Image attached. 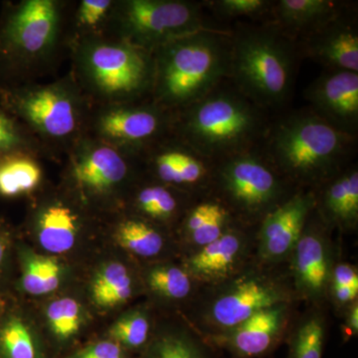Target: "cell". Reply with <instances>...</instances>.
Segmentation results:
<instances>
[{"label": "cell", "instance_id": "1", "mask_svg": "<svg viewBox=\"0 0 358 358\" xmlns=\"http://www.w3.org/2000/svg\"><path fill=\"white\" fill-rule=\"evenodd\" d=\"M357 143L308 108L272 121L260 150L294 187L315 190L352 164Z\"/></svg>", "mask_w": 358, "mask_h": 358}, {"label": "cell", "instance_id": "2", "mask_svg": "<svg viewBox=\"0 0 358 358\" xmlns=\"http://www.w3.org/2000/svg\"><path fill=\"white\" fill-rule=\"evenodd\" d=\"M271 113L229 80L197 102L171 113V133L214 164L262 147Z\"/></svg>", "mask_w": 358, "mask_h": 358}, {"label": "cell", "instance_id": "3", "mask_svg": "<svg viewBox=\"0 0 358 358\" xmlns=\"http://www.w3.org/2000/svg\"><path fill=\"white\" fill-rule=\"evenodd\" d=\"M229 81L268 112L282 110L293 93L298 69L296 41L273 21L242 22L230 28Z\"/></svg>", "mask_w": 358, "mask_h": 358}, {"label": "cell", "instance_id": "4", "mask_svg": "<svg viewBox=\"0 0 358 358\" xmlns=\"http://www.w3.org/2000/svg\"><path fill=\"white\" fill-rule=\"evenodd\" d=\"M154 103L173 113L208 95L230 78V29H204L154 52Z\"/></svg>", "mask_w": 358, "mask_h": 358}, {"label": "cell", "instance_id": "5", "mask_svg": "<svg viewBox=\"0 0 358 358\" xmlns=\"http://www.w3.org/2000/svg\"><path fill=\"white\" fill-rule=\"evenodd\" d=\"M299 303L287 267H268L255 258L232 277L202 286L180 317L202 336L230 331L264 308Z\"/></svg>", "mask_w": 358, "mask_h": 358}, {"label": "cell", "instance_id": "6", "mask_svg": "<svg viewBox=\"0 0 358 358\" xmlns=\"http://www.w3.org/2000/svg\"><path fill=\"white\" fill-rule=\"evenodd\" d=\"M296 190L258 148L216 162L210 195L238 222L257 227Z\"/></svg>", "mask_w": 358, "mask_h": 358}, {"label": "cell", "instance_id": "7", "mask_svg": "<svg viewBox=\"0 0 358 358\" xmlns=\"http://www.w3.org/2000/svg\"><path fill=\"white\" fill-rule=\"evenodd\" d=\"M203 3L182 0H129L120 10L124 41L154 53L162 45L204 29L228 30L207 15Z\"/></svg>", "mask_w": 358, "mask_h": 358}, {"label": "cell", "instance_id": "8", "mask_svg": "<svg viewBox=\"0 0 358 358\" xmlns=\"http://www.w3.org/2000/svg\"><path fill=\"white\" fill-rule=\"evenodd\" d=\"M81 66L92 88L108 98L127 100L152 91L154 54L124 40L88 45Z\"/></svg>", "mask_w": 358, "mask_h": 358}, {"label": "cell", "instance_id": "9", "mask_svg": "<svg viewBox=\"0 0 358 358\" xmlns=\"http://www.w3.org/2000/svg\"><path fill=\"white\" fill-rule=\"evenodd\" d=\"M60 13L51 0H27L6 11L0 22V77L50 50Z\"/></svg>", "mask_w": 358, "mask_h": 358}, {"label": "cell", "instance_id": "10", "mask_svg": "<svg viewBox=\"0 0 358 358\" xmlns=\"http://www.w3.org/2000/svg\"><path fill=\"white\" fill-rule=\"evenodd\" d=\"M333 231L313 211L288 262L287 272L299 303L308 307H327V289L338 248Z\"/></svg>", "mask_w": 358, "mask_h": 358}, {"label": "cell", "instance_id": "11", "mask_svg": "<svg viewBox=\"0 0 358 358\" xmlns=\"http://www.w3.org/2000/svg\"><path fill=\"white\" fill-rule=\"evenodd\" d=\"M2 105L44 136L63 140L76 131L80 108L74 93L62 85L28 90H0Z\"/></svg>", "mask_w": 358, "mask_h": 358}, {"label": "cell", "instance_id": "12", "mask_svg": "<svg viewBox=\"0 0 358 358\" xmlns=\"http://www.w3.org/2000/svg\"><path fill=\"white\" fill-rule=\"evenodd\" d=\"M296 303L264 308L226 333L203 338L232 358L267 357L286 341L296 317Z\"/></svg>", "mask_w": 358, "mask_h": 358}, {"label": "cell", "instance_id": "13", "mask_svg": "<svg viewBox=\"0 0 358 358\" xmlns=\"http://www.w3.org/2000/svg\"><path fill=\"white\" fill-rule=\"evenodd\" d=\"M315 208V190L298 189L257 226L255 260L284 267Z\"/></svg>", "mask_w": 358, "mask_h": 358}, {"label": "cell", "instance_id": "14", "mask_svg": "<svg viewBox=\"0 0 358 358\" xmlns=\"http://www.w3.org/2000/svg\"><path fill=\"white\" fill-rule=\"evenodd\" d=\"M257 227L236 222L203 248L179 261L201 286L232 277L255 258Z\"/></svg>", "mask_w": 358, "mask_h": 358}, {"label": "cell", "instance_id": "15", "mask_svg": "<svg viewBox=\"0 0 358 358\" xmlns=\"http://www.w3.org/2000/svg\"><path fill=\"white\" fill-rule=\"evenodd\" d=\"M301 58L312 59L329 71L358 73L357 13L350 4L326 24L296 42Z\"/></svg>", "mask_w": 358, "mask_h": 358}, {"label": "cell", "instance_id": "16", "mask_svg": "<svg viewBox=\"0 0 358 358\" xmlns=\"http://www.w3.org/2000/svg\"><path fill=\"white\" fill-rule=\"evenodd\" d=\"M99 134L110 143L140 150L150 147L171 129V113L157 103L122 105L103 112Z\"/></svg>", "mask_w": 358, "mask_h": 358}, {"label": "cell", "instance_id": "17", "mask_svg": "<svg viewBox=\"0 0 358 358\" xmlns=\"http://www.w3.org/2000/svg\"><path fill=\"white\" fill-rule=\"evenodd\" d=\"M305 98L334 128L357 136L358 73L326 70L305 90Z\"/></svg>", "mask_w": 358, "mask_h": 358}, {"label": "cell", "instance_id": "18", "mask_svg": "<svg viewBox=\"0 0 358 358\" xmlns=\"http://www.w3.org/2000/svg\"><path fill=\"white\" fill-rule=\"evenodd\" d=\"M131 174V166L124 155L106 143L84 145L71 160V179L88 197L114 192L129 180Z\"/></svg>", "mask_w": 358, "mask_h": 358}, {"label": "cell", "instance_id": "19", "mask_svg": "<svg viewBox=\"0 0 358 358\" xmlns=\"http://www.w3.org/2000/svg\"><path fill=\"white\" fill-rule=\"evenodd\" d=\"M315 213L329 230L341 234L358 228V167L352 162L315 190Z\"/></svg>", "mask_w": 358, "mask_h": 358}, {"label": "cell", "instance_id": "20", "mask_svg": "<svg viewBox=\"0 0 358 358\" xmlns=\"http://www.w3.org/2000/svg\"><path fill=\"white\" fill-rule=\"evenodd\" d=\"M141 279L155 306L179 313L188 308L202 287L179 260L141 264Z\"/></svg>", "mask_w": 358, "mask_h": 358}, {"label": "cell", "instance_id": "21", "mask_svg": "<svg viewBox=\"0 0 358 358\" xmlns=\"http://www.w3.org/2000/svg\"><path fill=\"white\" fill-rule=\"evenodd\" d=\"M236 222L228 209L212 195L195 200L173 232L180 257L215 241Z\"/></svg>", "mask_w": 358, "mask_h": 358}, {"label": "cell", "instance_id": "22", "mask_svg": "<svg viewBox=\"0 0 358 358\" xmlns=\"http://www.w3.org/2000/svg\"><path fill=\"white\" fill-rule=\"evenodd\" d=\"M115 237L119 246L141 264L180 259L173 231L134 214L119 223Z\"/></svg>", "mask_w": 358, "mask_h": 358}, {"label": "cell", "instance_id": "23", "mask_svg": "<svg viewBox=\"0 0 358 358\" xmlns=\"http://www.w3.org/2000/svg\"><path fill=\"white\" fill-rule=\"evenodd\" d=\"M348 6L346 2L334 0H277L271 10V21L296 43Z\"/></svg>", "mask_w": 358, "mask_h": 358}, {"label": "cell", "instance_id": "24", "mask_svg": "<svg viewBox=\"0 0 358 358\" xmlns=\"http://www.w3.org/2000/svg\"><path fill=\"white\" fill-rule=\"evenodd\" d=\"M82 229L76 209L61 200L42 205L35 217V235L47 255L60 256L75 248Z\"/></svg>", "mask_w": 358, "mask_h": 358}, {"label": "cell", "instance_id": "25", "mask_svg": "<svg viewBox=\"0 0 358 358\" xmlns=\"http://www.w3.org/2000/svg\"><path fill=\"white\" fill-rule=\"evenodd\" d=\"M217 352L180 317L157 322L154 336L138 358H218Z\"/></svg>", "mask_w": 358, "mask_h": 358}, {"label": "cell", "instance_id": "26", "mask_svg": "<svg viewBox=\"0 0 358 358\" xmlns=\"http://www.w3.org/2000/svg\"><path fill=\"white\" fill-rule=\"evenodd\" d=\"M0 358H55L31 320L7 299L0 315Z\"/></svg>", "mask_w": 358, "mask_h": 358}, {"label": "cell", "instance_id": "27", "mask_svg": "<svg viewBox=\"0 0 358 358\" xmlns=\"http://www.w3.org/2000/svg\"><path fill=\"white\" fill-rule=\"evenodd\" d=\"M196 199H199L155 181L138 186L134 192V214L174 232L185 212Z\"/></svg>", "mask_w": 358, "mask_h": 358}, {"label": "cell", "instance_id": "28", "mask_svg": "<svg viewBox=\"0 0 358 358\" xmlns=\"http://www.w3.org/2000/svg\"><path fill=\"white\" fill-rule=\"evenodd\" d=\"M143 292L141 267L110 261L96 271L90 287V294L96 307L108 310L127 305Z\"/></svg>", "mask_w": 358, "mask_h": 358}, {"label": "cell", "instance_id": "29", "mask_svg": "<svg viewBox=\"0 0 358 358\" xmlns=\"http://www.w3.org/2000/svg\"><path fill=\"white\" fill-rule=\"evenodd\" d=\"M45 322L52 348L56 352H69L86 327V310L77 299L62 296L47 305Z\"/></svg>", "mask_w": 358, "mask_h": 358}, {"label": "cell", "instance_id": "30", "mask_svg": "<svg viewBox=\"0 0 358 358\" xmlns=\"http://www.w3.org/2000/svg\"><path fill=\"white\" fill-rule=\"evenodd\" d=\"M21 275L18 287L29 296H46L60 288L64 267L55 256L35 253L29 247H15Z\"/></svg>", "mask_w": 358, "mask_h": 358}, {"label": "cell", "instance_id": "31", "mask_svg": "<svg viewBox=\"0 0 358 358\" xmlns=\"http://www.w3.org/2000/svg\"><path fill=\"white\" fill-rule=\"evenodd\" d=\"M329 322L326 307H308L296 315L287 336V358H322Z\"/></svg>", "mask_w": 358, "mask_h": 358}, {"label": "cell", "instance_id": "32", "mask_svg": "<svg viewBox=\"0 0 358 358\" xmlns=\"http://www.w3.org/2000/svg\"><path fill=\"white\" fill-rule=\"evenodd\" d=\"M150 305L129 308L110 326L106 338L131 355H141L154 336L157 322Z\"/></svg>", "mask_w": 358, "mask_h": 358}, {"label": "cell", "instance_id": "33", "mask_svg": "<svg viewBox=\"0 0 358 358\" xmlns=\"http://www.w3.org/2000/svg\"><path fill=\"white\" fill-rule=\"evenodd\" d=\"M41 178L38 164L22 150L0 157V196L13 199L32 192Z\"/></svg>", "mask_w": 358, "mask_h": 358}, {"label": "cell", "instance_id": "34", "mask_svg": "<svg viewBox=\"0 0 358 358\" xmlns=\"http://www.w3.org/2000/svg\"><path fill=\"white\" fill-rule=\"evenodd\" d=\"M202 3L217 20L245 17L257 22L271 20L274 0H207Z\"/></svg>", "mask_w": 358, "mask_h": 358}, {"label": "cell", "instance_id": "35", "mask_svg": "<svg viewBox=\"0 0 358 358\" xmlns=\"http://www.w3.org/2000/svg\"><path fill=\"white\" fill-rule=\"evenodd\" d=\"M60 358H134L115 341L105 338L92 341L88 345L71 350Z\"/></svg>", "mask_w": 358, "mask_h": 358}, {"label": "cell", "instance_id": "36", "mask_svg": "<svg viewBox=\"0 0 358 358\" xmlns=\"http://www.w3.org/2000/svg\"><path fill=\"white\" fill-rule=\"evenodd\" d=\"M25 138L10 113L0 107V157L11 152H21Z\"/></svg>", "mask_w": 358, "mask_h": 358}, {"label": "cell", "instance_id": "37", "mask_svg": "<svg viewBox=\"0 0 358 358\" xmlns=\"http://www.w3.org/2000/svg\"><path fill=\"white\" fill-rule=\"evenodd\" d=\"M15 250L13 235L8 226L0 222V296H6V289L8 280L9 268L11 257Z\"/></svg>", "mask_w": 358, "mask_h": 358}, {"label": "cell", "instance_id": "38", "mask_svg": "<svg viewBox=\"0 0 358 358\" xmlns=\"http://www.w3.org/2000/svg\"><path fill=\"white\" fill-rule=\"evenodd\" d=\"M112 3L109 0H84L78 11V20L88 27L98 25L107 15Z\"/></svg>", "mask_w": 358, "mask_h": 358}, {"label": "cell", "instance_id": "39", "mask_svg": "<svg viewBox=\"0 0 358 358\" xmlns=\"http://www.w3.org/2000/svg\"><path fill=\"white\" fill-rule=\"evenodd\" d=\"M329 286L345 287V288L358 289L357 266L338 259L336 263L334 264Z\"/></svg>", "mask_w": 358, "mask_h": 358}, {"label": "cell", "instance_id": "40", "mask_svg": "<svg viewBox=\"0 0 358 358\" xmlns=\"http://www.w3.org/2000/svg\"><path fill=\"white\" fill-rule=\"evenodd\" d=\"M341 336L343 341L348 343L357 338L358 334V301L353 303L341 315Z\"/></svg>", "mask_w": 358, "mask_h": 358}, {"label": "cell", "instance_id": "41", "mask_svg": "<svg viewBox=\"0 0 358 358\" xmlns=\"http://www.w3.org/2000/svg\"><path fill=\"white\" fill-rule=\"evenodd\" d=\"M7 296H0V315H1L2 310H3L4 305H6Z\"/></svg>", "mask_w": 358, "mask_h": 358}]
</instances>
